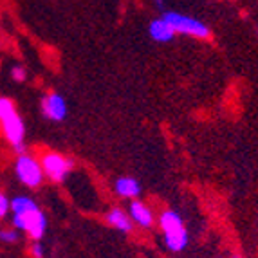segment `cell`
Returning <instances> with one entry per match:
<instances>
[{
  "instance_id": "7c38bea8",
  "label": "cell",
  "mask_w": 258,
  "mask_h": 258,
  "mask_svg": "<svg viewBox=\"0 0 258 258\" xmlns=\"http://www.w3.org/2000/svg\"><path fill=\"white\" fill-rule=\"evenodd\" d=\"M9 208H11V201L4 194H0V219H4L8 215Z\"/></svg>"
},
{
  "instance_id": "9c48e42d",
  "label": "cell",
  "mask_w": 258,
  "mask_h": 258,
  "mask_svg": "<svg viewBox=\"0 0 258 258\" xmlns=\"http://www.w3.org/2000/svg\"><path fill=\"white\" fill-rule=\"evenodd\" d=\"M130 217H132L141 228H150L152 224H154V215H152L150 208L145 206V204L139 203V201H134V203L130 204Z\"/></svg>"
},
{
  "instance_id": "30bf717a",
  "label": "cell",
  "mask_w": 258,
  "mask_h": 258,
  "mask_svg": "<svg viewBox=\"0 0 258 258\" xmlns=\"http://www.w3.org/2000/svg\"><path fill=\"white\" fill-rule=\"evenodd\" d=\"M107 222L110 224V226H114L116 229H119V231H123V233L132 231V220H130V217L126 215L123 210H119V208L110 210V213L107 215Z\"/></svg>"
},
{
  "instance_id": "52a82bcc",
  "label": "cell",
  "mask_w": 258,
  "mask_h": 258,
  "mask_svg": "<svg viewBox=\"0 0 258 258\" xmlns=\"http://www.w3.org/2000/svg\"><path fill=\"white\" fill-rule=\"evenodd\" d=\"M42 112L49 119L52 121H61L65 116H67V105H65V99L61 98L60 94H52L45 96L42 99Z\"/></svg>"
},
{
  "instance_id": "8992f818",
  "label": "cell",
  "mask_w": 258,
  "mask_h": 258,
  "mask_svg": "<svg viewBox=\"0 0 258 258\" xmlns=\"http://www.w3.org/2000/svg\"><path fill=\"white\" fill-rule=\"evenodd\" d=\"M42 168L43 172L51 177L52 181H63L65 175L69 173V170L73 168V161L65 159L60 154H45L42 159Z\"/></svg>"
},
{
  "instance_id": "9a60e30c",
  "label": "cell",
  "mask_w": 258,
  "mask_h": 258,
  "mask_svg": "<svg viewBox=\"0 0 258 258\" xmlns=\"http://www.w3.org/2000/svg\"><path fill=\"white\" fill-rule=\"evenodd\" d=\"M31 253H33L35 258H43V247L40 244H35L33 247H31Z\"/></svg>"
},
{
  "instance_id": "3957f363",
  "label": "cell",
  "mask_w": 258,
  "mask_h": 258,
  "mask_svg": "<svg viewBox=\"0 0 258 258\" xmlns=\"http://www.w3.org/2000/svg\"><path fill=\"white\" fill-rule=\"evenodd\" d=\"M159 224L164 233V242H166L168 249H184L186 244H188V231H186L179 213H175V211H164L159 219Z\"/></svg>"
},
{
  "instance_id": "277c9868",
  "label": "cell",
  "mask_w": 258,
  "mask_h": 258,
  "mask_svg": "<svg viewBox=\"0 0 258 258\" xmlns=\"http://www.w3.org/2000/svg\"><path fill=\"white\" fill-rule=\"evenodd\" d=\"M163 18L170 24L173 33H182V35L195 36V38H208L210 36V29H208L206 24L199 22L194 17L175 13V11H166L163 15Z\"/></svg>"
},
{
  "instance_id": "8fae6325",
  "label": "cell",
  "mask_w": 258,
  "mask_h": 258,
  "mask_svg": "<svg viewBox=\"0 0 258 258\" xmlns=\"http://www.w3.org/2000/svg\"><path fill=\"white\" fill-rule=\"evenodd\" d=\"M116 191L121 197H138L141 194V186L132 177H121L116 181Z\"/></svg>"
},
{
  "instance_id": "7a4b0ae2",
  "label": "cell",
  "mask_w": 258,
  "mask_h": 258,
  "mask_svg": "<svg viewBox=\"0 0 258 258\" xmlns=\"http://www.w3.org/2000/svg\"><path fill=\"white\" fill-rule=\"evenodd\" d=\"M0 123H2L6 139L17 150H22V147H24V136H26V126H24V121L18 116L17 108H15L13 101L9 98H0Z\"/></svg>"
},
{
  "instance_id": "4fadbf2b",
  "label": "cell",
  "mask_w": 258,
  "mask_h": 258,
  "mask_svg": "<svg viewBox=\"0 0 258 258\" xmlns=\"http://www.w3.org/2000/svg\"><path fill=\"white\" fill-rule=\"evenodd\" d=\"M18 238V235L15 231H11V229H2V231H0V240L2 242H15Z\"/></svg>"
},
{
  "instance_id": "5bb4252c",
  "label": "cell",
  "mask_w": 258,
  "mask_h": 258,
  "mask_svg": "<svg viewBox=\"0 0 258 258\" xmlns=\"http://www.w3.org/2000/svg\"><path fill=\"white\" fill-rule=\"evenodd\" d=\"M11 76H13V80H17V82H24V80H26V69H24V67H13Z\"/></svg>"
},
{
  "instance_id": "ba28073f",
  "label": "cell",
  "mask_w": 258,
  "mask_h": 258,
  "mask_svg": "<svg viewBox=\"0 0 258 258\" xmlns=\"http://www.w3.org/2000/svg\"><path fill=\"white\" fill-rule=\"evenodd\" d=\"M148 33H150V36L155 40V42H159V43L170 42V40L173 38V35H175L173 29L170 27V24H168L164 18H157V20L150 22Z\"/></svg>"
},
{
  "instance_id": "5b68a950",
  "label": "cell",
  "mask_w": 258,
  "mask_h": 258,
  "mask_svg": "<svg viewBox=\"0 0 258 258\" xmlns=\"http://www.w3.org/2000/svg\"><path fill=\"white\" fill-rule=\"evenodd\" d=\"M15 172L22 184L29 188H38L43 181V168L35 157L31 155H20L15 164Z\"/></svg>"
},
{
  "instance_id": "2e32d148",
  "label": "cell",
  "mask_w": 258,
  "mask_h": 258,
  "mask_svg": "<svg viewBox=\"0 0 258 258\" xmlns=\"http://www.w3.org/2000/svg\"><path fill=\"white\" fill-rule=\"evenodd\" d=\"M163 2H164V0H155V4H159V6L163 4Z\"/></svg>"
},
{
  "instance_id": "e0dca14e",
  "label": "cell",
  "mask_w": 258,
  "mask_h": 258,
  "mask_svg": "<svg viewBox=\"0 0 258 258\" xmlns=\"http://www.w3.org/2000/svg\"><path fill=\"white\" fill-rule=\"evenodd\" d=\"M235 258H238V256H235Z\"/></svg>"
},
{
  "instance_id": "6da1fadb",
  "label": "cell",
  "mask_w": 258,
  "mask_h": 258,
  "mask_svg": "<svg viewBox=\"0 0 258 258\" xmlns=\"http://www.w3.org/2000/svg\"><path fill=\"white\" fill-rule=\"evenodd\" d=\"M11 210H13V224L22 231L29 233V237L35 240H40L45 233V217L38 210L35 201H31L29 197H15L11 201Z\"/></svg>"
}]
</instances>
